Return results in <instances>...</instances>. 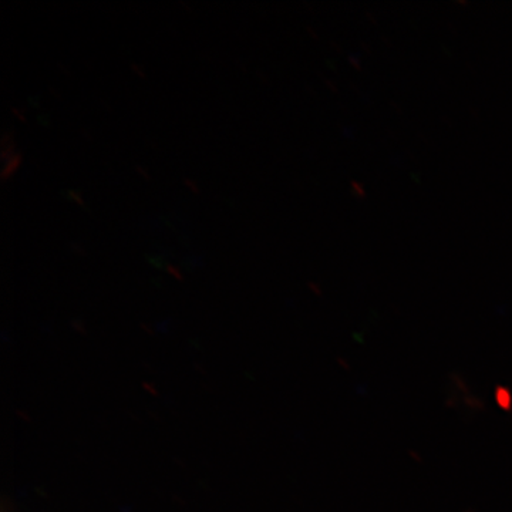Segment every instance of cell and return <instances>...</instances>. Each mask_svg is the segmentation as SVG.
<instances>
[{
    "label": "cell",
    "instance_id": "obj_1",
    "mask_svg": "<svg viewBox=\"0 0 512 512\" xmlns=\"http://www.w3.org/2000/svg\"><path fill=\"white\" fill-rule=\"evenodd\" d=\"M495 400L500 404L503 409L508 410L511 407L512 399L510 396V392H508L505 387H498L497 392H495Z\"/></svg>",
    "mask_w": 512,
    "mask_h": 512
}]
</instances>
